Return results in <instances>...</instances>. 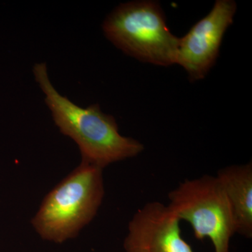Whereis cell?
<instances>
[{"mask_svg": "<svg viewBox=\"0 0 252 252\" xmlns=\"http://www.w3.org/2000/svg\"><path fill=\"white\" fill-rule=\"evenodd\" d=\"M33 73L55 124L79 147L81 162L104 169L143 152L141 142L119 133L115 119L102 112L98 104L82 108L61 95L50 81L46 63L34 64Z\"/></svg>", "mask_w": 252, "mask_h": 252, "instance_id": "6da1fadb", "label": "cell"}, {"mask_svg": "<svg viewBox=\"0 0 252 252\" xmlns=\"http://www.w3.org/2000/svg\"><path fill=\"white\" fill-rule=\"evenodd\" d=\"M104 196L103 169L81 162L46 195L32 224L44 240L63 243L92 221Z\"/></svg>", "mask_w": 252, "mask_h": 252, "instance_id": "7a4b0ae2", "label": "cell"}, {"mask_svg": "<svg viewBox=\"0 0 252 252\" xmlns=\"http://www.w3.org/2000/svg\"><path fill=\"white\" fill-rule=\"evenodd\" d=\"M102 28L114 46L136 59L159 66L177 63L180 38L170 32L157 1L120 4L106 18Z\"/></svg>", "mask_w": 252, "mask_h": 252, "instance_id": "3957f363", "label": "cell"}, {"mask_svg": "<svg viewBox=\"0 0 252 252\" xmlns=\"http://www.w3.org/2000/svg\"><path fill=\"white\" fill-rule=\"evenodd\" d=\"M168 206L192 227L195 238H208L215 252H229L235 234L229 203L216 176L186 180L168 193Z\"/></svg>", "mask_w": 252, "mask_h": 252, "instance_id": "277c9868", "label": "cell"}, {"mask_svg": "<svg viewBox=\"0 0 252 252\" xmlns=\"http://www.w3.org/2000/svg\"><path fill=\"white\" fill-rule=\"evenodd\" d=\"M236 10L233 0H217L211 11L180 38L176 64L185 68L190 81L204 79L215 64Z\"/></svg>", "mask_w": 252, "mask_h": 252, "instance_id": "5b68a950", "label": "cell"}, {"mask_svg": "<svg viewBox=\"0 0 252 252\" xmlns=\"http://www.w3.org/2000/svg\"><path fill=\"white\" fill-rule=\"evenodd\" d=\"M180 221L168 205L145 204L129 222L125 252H193L182 237Z\"/></svg>", "mask_w": 252, "mask_h": 252, "instance_id": "8992f818", "label": "cell"}, {"mask_svg": "<svg viewBox=\"0 0 252 252\" xmlns=\"http://www.w3.org/2000/svg\"><path fill=\"white\" fill-rule=\"evenodd\" d=\"M229 203L235 232L252 238V162L220 169L216 175Z\"/></svg>", "mask_w": 252, "mask_h": 252, "instance_id": "52a82bcc", "label": "cell"}]
</instances>
